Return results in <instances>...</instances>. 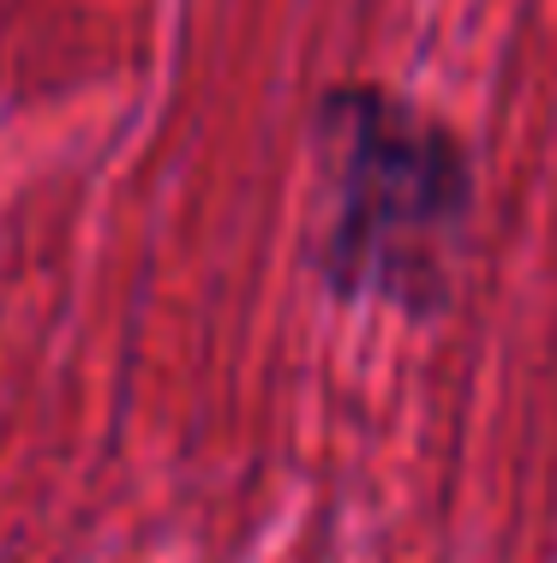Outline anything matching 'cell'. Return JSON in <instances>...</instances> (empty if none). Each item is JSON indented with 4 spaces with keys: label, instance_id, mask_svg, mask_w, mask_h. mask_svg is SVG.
<instances>
[{
    "label": "cell",
    "instance_id": "obj_1",
    "mask_svg": "<svg viewBox=\"0 0 557 563\" xmlns=\"http://www.w3.org/2000/svg\"><path fill=\"white\" fill-rule=\"evenodd\" d=\"M318 228L307 264L342 306L444 312L474 228V156L420 102L383 85H330L312 109Z\"/></svg>",
    "mask_w": 557,
    "mask_h": 563
}]
</instances>
